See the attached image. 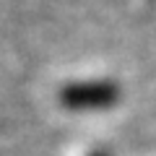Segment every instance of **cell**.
<instances>
[{"label":"cell","instance_id":"1","mask_svg":"<svg viewBox=\"0 0 156 156\" xmlns=\"http://www.w3.org/2000/svg\"><path fill=\"white\" fill-rule=\"evenodd\" d=\"M120 89L112 81H78L60 89V101L68 109H96L117 101Z\"/></svg>","mask_w":156,"mask_h":156}]
</instances>
